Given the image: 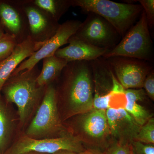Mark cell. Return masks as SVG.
<instances>
[{
    "mask_svg": "<svg viewBox=\"0 0 154 154\" xmlns=\"http://www.w3.org/2000/svg\"><path fill=\"white\" fill-rule=\"evenodd\" d=\"M23 154H44L38 153L33 152H31L26 153Z\"/></svg>",
    "mask_w": 154,
    "mask_h": 154,
    "instance_id": "cell-29",
    "label": "cell"
},
{
    "mask_svg": "<svg viewBox=\"0 0 154 154\" xmlns=\"http://www.w3.org/2000/svg\"><path fill=\"white\" fill-rule=\"evenodd\" d=\"M57 81L58 106L63 122L93 109L94 83L90 62L68 63Z\"/></svg>",
    "mask_w": 154,
    "mask_h": 154,
    "instance_id": "cell-1",
    "label": "cell"
},
{
    "mask_svg": "<svg viewBox=\"0 0 154 154\" xmlns=\"http://www.w3.org/2000/svg\"><path fill=\"white\" fill-rule=\"evenodd\" d=\"M52 154H104V153L100 150L91 148L87 149L84 151L80 152L69 151L67 150H60Z\"/></svg>",
    "mask_w": 154,
    "mask_h": 154,
    "instance_id": "cell-27",
    "label": "cell"
},
{
    "mask_svg": "<svg viewBox=\"0 0 154 154\" xmlns=\"http://www.w3.org/2000/svg\"><path fill=\"white\" fill-rule=\"evenodd\" d=\"M68 43V46L60 48L54 54L68 62L76 61H91L102 57L109 51L95 47L72 36L69 39Z\"/></svg>",
    "mask_w": 154,
    "mask_h": 154,
    "instance_id": "cell-16",
    "label": "cell"
},
{
    "mask_svg": "<svg viewBox=\"0 0 154 154\" xmlns=\"http://www.w3.org/2000/svg\"><path fill=\"white\" fill-rule=\"evenodd\" d=\"M112 79L113 88L109 97L108 107L110 109L114 110L125 109L127 103L125 89L118 82L114 73Z\"/></svg>",
    "mask_w": 154,
    "mask_h": 154,
    "instance_id": "cell-20",
    "label": "cell"
},
{
    "mask_svg": "<svg viewBox=\"0 0 154 154\" xmlns=\"http://www.w3.org/2000/svg\"><path fill=\"white\" fill-rule=\"evenodd\" d=\"M43 65L36 79L38 85L45 87L56 82L68 62L55 55L43 60Z\"/></svg>",
    "mask_w": 154,
    "mask_h": 154,
    "instance_id": "cell-18",
    "label": "cell"
},
{
    "mask_svg": "<svg viewBox=\"0 0 154 154\" xmlns=\"http://www.w3.org/2000/svg\"><path fill=\"white\" fill-rule=\"evenodd\" d=\"M33 5L49 14L59 22L71 7L70 0H30Z\"/></svg>",
    "mask_w": 154,
    "mask_h": 154,
    "instance_id": "cell-19",
    "label": "cell"
},
{
    "mask_svg": "<svg viewBox=\"0 0 154 154\" xmlns=\"http://www.w3.org/2000/svg\"><path fill=\"white\" fill-rule=\"evenodd\" d=\"M82 22L79 20L72 19L60 24L55 35L28 59L20 64L11 75L17 74L23 71L31 69L45 58L54 55L60 47L68 43L69 39L75 33Z\"/></svg>",
    "mask_w": 154,
    "mask_h": 154,
    "instance_id": "cell-10",
    "label": "cell"
},
{
    "mask_svg": "<svg viewBox=\"0 0 154 154\" xmlns=\"http://www.w3.org/2000/svg\"><path fill=\"white\" fill-rule=\"evenodd\" d=\"M0 25L18 44L28 38V19L21 0H0Z\"/></svg>",
    "mask_w": 154,
    "mask_h": 154,
    "instance_id": "cell-11",
    "label": "cell"
},
{
    "mask_svg": "<svg viewBox=\"0 0 154 154\" xmlns=\"http://www.w3.org/2000/svg\"><path fill=\"white\" fill-rule=\"evenodd\" d=\"M138 2L145 13L149 27L152 28L154 25V0H139Z\"/></svg>",
    "mask_w": 154,
    "mask_h": 154,
    "instance_id": "cell-24",
    "label": "cell"
},
{
    "mask_svg": "<svg viewBox=\"0 0 154 154\" xmlns=\"http://www.w3.org/2000/svg\"><path fill=\"white\" fill-rule=\"evenodd\" d=\"M133 154H154V146L134 141L131 143Z\"/></svg>",
    "mask_w": 154,
    "mask_h": 154,
    "instance_id": "cell-25",
    "label": "cell"
},
{
    "mask_svg": "<svg viewBox=\"0 0 154 154\" xmlns=\"http://www.w3.org/2000/svg\"><path fill=\"white\" fill-rule=\"evenodd\" d=\"M147 96L152 100H154V71H151L146 77L144 82L143 87Z\"/></svg>",
    "mask_w": 154,
    "mask_h": 154,
    "instance_id": "cell-26",
    "label": "cell"
},
{
    "mask_svg": "<svg viewBox=\"0 0 154 154\" xmlns=\"http://www.w3.org/2000/svg\"><path fill=\"white\" fill-rule=\"evenodd\" d=\"M127 103L125 110L134 118L138 124L141 127L152 117V114L137 103L146 99L147 95L142 88L125 89Z\"/></svg>",
    "mask_w": 154,
    "mask_h": 154,
    "instance_id": "cell-17",
    "label": "cell"
},
{
    "mask_svg": "<svg viewBox=\"0 0 154 154\" xmlns=\"http://www.w3.org/2000/svg\"><path fill=\"white\" fill-rule=\"evenodd\" d=\"M69 132L61 119L58 106L55 86H46L44 96L24 133L32 138H53Z\"/></svg>",
    "mask_w": 154,
    "mask_h": 154,
    "instance_id": "cell-4",
    "label": "cell"
},
{
    "mask_svg": "<svg viewBox=\"0 0 154 154\" xmlns=\"http://www.w3.org/2000/svg\"><path fill=\"white\" fill-rule=\"evenodd\" d=\"M107 60L125 89L142 88L146 77L152 69L149 62L137 59L116 57Z\"/></svg>",
    "mask_w": 154,
    "mask_h": 154,
    "instance_id": "cell-9",
    "label": "cell"
},
{
    "mask_svg": "<svg viewBox=\"0 0 154 154\" xmlns=\"http://www.w3.org/2000/svg\"><path fill=\"white\" fill-rule=\"evenodd\" d=\"M134 141L146 144H154V119H150L148 121L141 127L140 130Z\"/></svg>",
    "mask_w": 154,
    "mask_h": 154,
    "instance_id": "cell-21",
    "label": "cell"
},
{
    "mask_svg": "<svg viewBox=\"0 0 154 154\" xmlns=\"http://www.w3.org/2000/svg\"><path fill=\"white\" fill-rule=\"evenodd\" d=\"M42 46L34 42L29 36L17 45L8 57L0 63V96L4 84L14 71L27 58Z\"/></svg>",
    "mask_w": 154,
    "mask_h": 154,
    "instance_id": "cell-15",
    "label": "cell"
},
{
    "mask_svg": "<svg viewBox=\"0 0 154 154\" xmlns=\"http://www.w3.org/2000/svg\"><path fill=\"white\" fill-rule=\"evenodd\" d=\"M68 119L65 125L69 132L76 137L82 143L90 145L95 149L104 150L113 140L108 125L106 110L93 108L87 113Z\"/></svg>",
    "mask_w": 154,
    "mask_h": 154,
    "instance_id": "cell-5",
    "label": "cell"
},
{
    "mask_svg": "<svg viewBox=\"0 0 154 154\" xmlns=\"http://www.w3.org/2000/svg\"><path fill=\"white\" fill-rule=\"evenodd\" d=\"M86 149L82 143L69 131L60 137L40 139L32 138L24 132H20L3 154H23L31 152L52 154L60 150L80 152Z\"/></svg>",
    "mask_w": 154,
    "mask_h": 154,
    "instance_id": "cell-7",
    "label": "cell"
},
{
    "mask_svg": "<svg viewBox=\"0 0 154 154\" xmlns=\"http://www.w3.org/2000/svg\"><path fill=\"white\" fill-rule=\"evenodd\" d=\"M18 44L14 37L7 33L0 38V63L12 54Z\"/></svg>",
    "mask_w": 154,
    "mask_h": 154,
    "instance_id": "cell-22",
    "label": "cell"
},
{
    "mask_svg": "<svg viewBox=\"0 0 154 154\" xmlns=\"http://www.w3.org/2000/svg\"></svg>",
    "mask_w": 154,
    "mask_h": 154,
    "instance_id": "cell-30",
    "label": "cell"
},
{
    "mask_svg": "<svg viewBox=\"0 0 154 154\" xmlns=\"http://www.w3.org/2000/svg\"><path fill=\"white\" fill-rule=\"evenodd\" d=\"M13 104L0 96V154H3L20 132L19 118Z\"/></svg>",
    "mask_w": 154,
    "mask_h": 154,
    "instance_id": "cell-14",
    "label": "cell"
},
{
    "mask_svg": "<svg viewBox=\"0 0 154 154\" xmlns=\"http://www.w3.org/2000/svg\"><path fill=\"white\" fill-rule=\"evenodd\" d=\"M116 57L131 58L147 62L152 60L153 42L143 10L138 21L122 38L118 44L102 57L107 59Z\"/></svg>",
    "mask_w": 154,
    "mask_h": 154,
    "instance_id": "cell-6",
    "label": "cell"
},
{
    "mask_svg": "<svg viewBox=\"0 0 154 154\" xmlns=\"http://www.w3.org/2000/svg\"><path fill=\"white\" fill-rule=\"evenodd\" d=\"M106 115L113 141L131 144L141 126L125 109L109 108L106 110Z\"/></svg>",
    "mask_w": 154,
    "mask_h": 154,
    "instance_id": "cell-13",
    "label": "cell"
},
{
    "mask_svg": "<svg viewBox=\"0 0 154 154\" xmlns=\"http://www.w3.org/2000/svg\"><path fill=\"white\" fill-rule=\"evenodd\" d=\"M29 26V36L43 45L55 35L60 24L45 11L33 5L30 0H21Z\"/></svg>",
    "mask_w": 154,
    "mask_h": 154,
    "instance_id": "cell-12",
    "label": "cell"
},
{
    "mask_svg": "<svg viewBox=\"0 0 154 154\" xmlns=\"http://www.w3.org/2000/svg\"><path fill=\"white\" fill-rule=\"evenodd\" d=\"M39 72L36 65L31 69L11 75L2 88L5 100L17 106L20 132L25 131L44 96L46 87L38 85L36 82Z\"/></svg>",
    "mask_w": 154,
    "mask_h": 154,
    "instance_id": "cell-2",
    "label": "cell"
},
{
    "mask_svg": "<svg viewBox=\"0 0 154 154\" xmlns=\"http://www.w3.org/2000/svg\"><path fill=\"white\" fill-rule=\"evenodd\" d=\"M5 34V31L0 25V38L2 37Z\"/></svg>",
    "mask_w": 154,
    "mask_h": 154,
    "instance_id": "cell-28",
    "label": "cell"
},
{
    "mask_svg": "<svg viewBox=\"0 0 154 154\" xmlns=\"http://www.w3.org/2000/svg\"><path fill=\"white\" fill-rule=\"evenodd\" d=\"M103 153L104 154H132L131 144L113 141Z\"/></svg>",
    "mask_w": 154,
    "mask_h": 154,
    "instance_id": "cell-23",
    "label": "cell"
},
{
    "mask_svg": "<svg viewBox=\"0 0 154 154\" xmlns=\"http://www.w3.org/2000/svg\"><path fill=\"white\" fill-rule=\"evenodd\" d=\"M88 14L87 18L72 37L108 50L116 46L122 37L113 26L97 14Z\"/></svg>",
    "mask_w": 154,
    "mask_h": 154,
    "instance_id": "cell-8",
    "label": "cell"
},
{
    "mask_svg": "<svg viewBox=\"0 0 154 154\" xmlns=\"http://www.w3.org/2000/svg\"><path fill=\"white\" fill-rule=\"evenodd\" d=\"M71 7L85 13H93L110 23L122 38L134 25L143 11L138 4L117 3L109 0H70Z\"/></svg>",
    "mask_w": 154,
    "mask_h": 154,
    "instance_id": "cell-3",
    "label": "cell"
}]
</instances>
